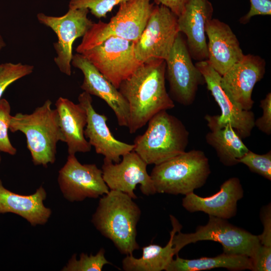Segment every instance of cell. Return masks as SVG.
Instances as JSON below:
<instances>
[{
	"label": "cell",
	"mask_w": 271,
	"mask_h": 271,
	"mask_svg": "<svg viewBox=\"0 0 271 271\" xmlns=\"http://www.w3.org/2000/svg\"><path fill=\"white\" fill-rule=\"evenodd\" d=\"M165 78V60L150 59L119 85L118 89L128 103L127 127L130 133L145 126L159 112L175 107L167 91Z\"/></svg>",
	"instance_id": "1"
},
{
	"label": "cell",
	"mask_w": 271,
	"mask_h": 271,
	"mask_svg": "<svg viewBox=\"0 0 271 271\" xmlns=\"http://www.w3.org/2000/svg\"><path fill=\"white\" fill-rule=\"evenodd\" d=\"M141 215V209L132 198L120 191L110 190L100 198L91 222L121 254L130 255L140 248L137 226Z\"/></svg>",
	"instance_id": "2"
},
{
	"label": "cell",
	"mask_w": 271,
	"mask_h": 271,
	"mask_svg": "<svg viewBox=\"0 0 271 271\" xmlns=\"http://www.w3.org/2000/svg\"><path fill=\"white\" fill-rule=\"evenodd\" d=\"M47 99L30 114L17 113L11 116L9 130L20 131L27 140V147L35 165L47 167L56 161L57 144L64 142L57 109Z\"/></svg>",
	"instance_id": "3"
},
{
	"label": "cell",
	"mask_w": 271,
	"mask_h": 271,
	"mask_svg": "<svg viewBox=\"0 0 271 271\" xmlns=\"http://www.w3.org/2000/svg\"><path fill=\"white\" fill-rule=\"evenodd\" d=\"M147 123L145 132L133 144V151L148 165L159 164L185 152L189 132L178 118L163 110Z\"/></svg>",
	"instance_id": "4"
},
{
	"label": "cell",
	"mask_w": 271,
	"mask_h": 271,
	"mask_svg": "<svg viewBox=\"0 0 271 271\" xmlns=\"http://www.w3.org/2000/svg\"><path fill=\"white\" fill-rule=\"evenodd\" d=\"M210 173L205 153L193 150L155 165L150 176L156 193L186 195L204 185Z\"/></svg>",
	"instance_id": "5"
},
{
	"label": "cell",
	"mask_w": 271,
	"mask_h": 271,
	"mask_svg": "<svg viewBox=\"0 0 271 271\" xmlns=\"http://www.w3.org/2000/svg\"><path fill=\"white\" fill-rule=\"evenodd\" d=\"M152 0H129L121 3L108 23H93L76 51L80 53L110 37L136 43L140 38L154 6Z\"/></svg>",
	"instance_id": "6"
},
{
	"label": "cell",
	"mask_w": 271,
	"mask_h": 271,
	"mask_svg": "<svg viewBox=\"0 0 271 271\" xmlns=\"http://www.w3.org/2000/svg\"><path fill=\"white\" fill-rule=\"evenodd\" d=\"M203 240L221 243L224 253L244 255L251 258L260 245L258 235L230 223L227 219L210 215L207 223L198 226L194 232H176L173 243L177 255L187 245Z\"/></svg>",
	"instance_id": "7"
},
{
	"label": "cell",
	"mask_w": 271,
	"mask_h": 271,
	"mask_svg": "<svg viewBox=\"0 0 271 271\" xmlns=\"http://www.w3.org/2000/svg\"><path fill=\"white\" fill-rule=\"evenodd\" d=\"M134 45L132 41L110 37L79 54L118 89L142 63L136 57Z\"/></svg>",
	"instance_id": "8"
},
{
	"label": "cell",
	"mask_w": 271,
	"mask_h": 271,
	"mask_svg": "<svg viewBox=\"0 0 271 271\" xmlns=\"http://www.w3.org/2000/svg\"><path fill=\"white\" fill-rule=\"evenodd\" d=\"M179 32L178 17L169 9L154 6L139 40L134 43L136 57L141 62L167 58Z\"/></svg>",
	"instance_id": "9"
},
{
	"label": "cell",
	"mask_w": 271,
	"mask_h": 271,
	"mask_svg": "<svg viewBox=\"0 0 271 271\" xmlns=\"http://www.w3.org/2000/svg\"><path fill=\"white\" fill-rule=\"evenodd\" d=\"M191 58L186 40L179 33L165 60L166 76L172 99L185 106L193 103L199 85L205 82Z\"/></svg>",
	"instance_id": "10"
},
{
	"label": "cell",
	"mask_w": 271,
	"mask_h": 271,
	"mask_svg": "<svg viewBox=\"0 0 271 271\" xmlns=\"http://www.w3.org/2000/svg\"><path fill=\"white\" fill-rule=\"evenodd\" d=\"M89 11L86 8L70 9L63 16L53 17L39 13V22L50 28L56 34L57 41L54 43L57 53L54 61L63 73L71 75L72 45L74 41L83 37L93 22L88 18Z\"/></svg>",
	"instance_id": "11"
},
{
	"label": "cell",
	"mask_w": 271,
	"mask_h": 271,
	"mask_svg": "<svg viewBox=\"0 0 271 271\" xmlns=\"http://www.w3.org/2000/svg\"><path fill=\"white\" fill-rule=\"evenodd\" d=\"M58 183L64 197L70 202L97 198L110 190L101 169L95 164H81L75 155H69L59 171Z\"/></svg>",
	"instance_id": "12"
},
{
	"label": "cell",
	"mask_w": 271,
	"mask_h": 271,
	"mask_svg": "<svg viewBox=\"0 0 271 271\" xmlns=\"http://www.w3.org/2000/svg\"><path fill=\"white\" fill-rule=\"evenodd\" d=\"M117 163L103 159L102 177L111 190L123 192L133 199L137 198L134 190L138 185L146 195L156 193L152 178L148 173V164L133 150L122 157Z\"/></svg>",
	"instance_id": "13"
},
{
	"label": "cell",
	"mask_w": 271,
	"mask_h": 271,
	"mask_svg": "<svg viewBox=\"0 0 271 271\" xmlns=\"http://www.w3.org/2000/svg\"><path fill=\"white\" fill-rule=\"evenodd\" d=\"M265 63L256 55L248 54L234 64L221 77L220 84L227 95L241 109L250 110L254 104L252 92L263 77Z\"/></svg>",
	"instance_id": "14"
},
{
	"label": "cell",
	"mask_w": 271,
	"mask_h": 271,
	"mask_svg": "<svg viewBox=\"0 0 271 271\" xmlns=\"http://www.w3.org/2000/svg\"><path fill=\"white\" fill-rule=\"evenodd\" d=\"M195 66L221 109V114L217 115L218 123L220 125L230 123L241 138L249 137L254 127V113L241 109L227 95L221 86V76L207 60L198 61Z\"/></svg>",
	"instance_id": "15"
},
{
	"label": "cell",
	"mask_w": 271,
	"mask_h": 271,
	"mask_svg": "<svg viewBox=\"0 0 271 271\" xmlns=\"http://www.w3.org/2000/svg\"><path fill=\"white\" fill-rule=\"evenodd\" d=\"M78 100L87 114L84 136L97 154L103 155L104 159L117 163L121 161V157L133 150V144L122 142L114 137L107 125V116L94 109L91 95L83 91L79 95Z\"/></svg>",
	"instance_id": "16"
},
{
	"label": "cell",
	"mask_w": 271,
	"mask_h": 271,
	"mask_svg": "<svg viewBox=\"0 0 271 271\" xmlns=\"http://www.w3.org/2000/svg\"><path fill=\"white\" fill-rule=\"evenodd\" d=\"M71 65L81 70L84 78L81 88L91 95L104 100L113 111L118 125L128 126L129 118L128 103L118 89L106 79L83 55H73Z\"/></svg>",
	"instance_id": "17"
},
{
	"label": "cell",
	"mask_w": 271,
	"mask_h": 271,
	"mask_svg": "<svg viewBox=\"0 0 271 271\" xmlns=\"http://www.w3.org/2000/svg\"><path fill=\"white\" fill-rule=\"evenodd\" d=\"M213 12V6L208 0H188L178 17L179 32L186 35L191 57L198 61L208 59L205 27Z\"/></svg>",
	"instance_id": "18"
},
{
	"label": "cell",
	"mask_w": 271,
	"mask_h": 271,
	"mask_svg": "<svg viewBox=\"0 0 271 271\" xmlns=\"http://www.w3.org/2000/svg\"><path fill=\"white\" fill-rule=\"evenodd\" d=\"M243 195L240 180L232 177L223 183L214 195L203 197L192 192L185 195L182 204L190 213L201 211L208 215L228 219L236 215L237 202Z\"/></svg>",
	"instance_id": "19"
},
{
	"label": "cell",
	"mask_w": 271,
	"mask_h": 271,
	"mask_svg": "<svg viewBox=\"0 0 271 271\" xmlns=\"http://www.w3.org/2000/svg\"><path fill=\"white\" fill-rule=\"evenodd\" d=\"M205 32L209 39L207 61L222 76L244 55L237 37L227 24L212 18L206 23Z\"/></svg>",
	"instance_id": "20"
},
{
	"label": "cell",
	"mask_w": 271,
	"mask_h": 271,
	"mask_svg": "<svg viewBox=\"0 0 271 271\" xmlns=\"http://www.w3.org/2000/svg\"><path fill=\"white\" fill-rule=\"evenodd\" d=\"M46 197V191L42 186L34 193L23 195L5 188L0 180V214H17L33 226L44 225L52 214L51 209L46 207L44 204Z\"/></svg>",
	"instance_id": "21"
},
{
	"label": "cell",
	"mask_w": 271,
	"mask_h": 271,
	"mask_svg": "<svg viewBox=\"0 0 271 271\" xmlns=\"http://www.w3.org/2000/svg\"><path fill=\"white\" fill-rule=\"evenodd\" d=\"M60 126L64 142L68 147L69 155L87 153L91 146L84 136L87 123V114L79 103L76 104L68 98L60 97L55 103Z\"/></svg>",
	"instance_id": "22"
},
{
	"label": "cell",
	"mask_w": 271,
	"mask_h": 271,
	"mask_svg": "<svg viewBox=\"0 0 271 271\" xmlns=\"http://www.w3.org/2000/svg\"><path fill=\"white\" fill-rule=\"evenodd\" d=\"M205 118L210 130L206 141L214 149L220 162L226 166L239 164L238 159L249 150L241 138L230 123L220 125L217 115H206Z\"/></svg>",
	"instance_id": "23"
},
{
	"label": "cell",
	"mask_w": 271,
	"mask_h": 271,
	"mask_svg": "<svg viewBox=\"0 0 271 271\" xmlns=\"http://www.w3.org/2000/svg\"><path fill=\"white\" fill-rule=\"evenodd\" d=\"M172 229L167 244L162 247L151 244L142 248V255L136 258L133 254L126 255L122 261V268L125 271H161L166 270L176 255L173 243L175 234L182 229V225L173 215H170Z\"/></svg>",
	"instance_id": "24"
},
{
	"label": "cell",
	"mask_w": 271,
	"mask_h": 271,
	"mask_svg": "<svg viewBox=\"0 0 271 271\" xmlns=\"http://www.w3.org/2000/svg\"><path fill=\"white\" fill-rule=\"evenodd\" d=\"M225 268L232 271L252 270L250 257L241 254H227L223 252L214 257H203L188 259L181 258L178 254L172 260L166 271H200L216 268Z\"/></svg>",
	"instance_id": "25"
},
{
	"label": "cell",
	"mask_w": 271,
	"mask_h": 271,
	"mask_svg": "<svg viewBox=\"0 0 271 271\" xmlns=\"http://www.w3.org/2000/svg\"><path fill=\"white\" fill-rule=\"evenodd\" d=\"M105 253L104 248H101L94 255L82 252L79 259H77L76 254H74L62 270L101 271L105 265L111 264L105 258Z\"/></svg>",
	"instance_id": "26"
},
{
	"label": "cell",
	"mask_w": 271,
	"mask_h": 271,
	"mask_svg": "<svg viewBox=\"0 0 271 271\" xmlns=\"http://www.w3.org/2000/svg\"><path fill=\"white\" fill-rule=\"evenodd\" d=\"M33 65L21 63H5L0 64V100L6 89L16 81L31 74Z\"/></svg>",
	"instance_id": "27"
},
{
	"label": "cell",
	"mask_w": 271,
	"mask_h": 271,
	"mask_svg": "<svg viewBox=\"0 0 271 271\" xmlns=\"http://www.w3.org/2000/svg\"><path fill=\"white\" fill-rule=\"evenodd\" d=\"M239 163L246 165L249 170L271 180V151L259 155L249 150L238 159Z\"/></svg>",
	"instance_id": "28"
},
{
	"label": "cell",
	"mask_w": 271,
	"mask_h": 271,
	"mask_svg": "<svg viewBox=\"0 0 271 271\" xmlns=\"http://www.w3.org/2000/svg\"><path fill=\"white\" fill-rule=\"evenodd\" d=\"M129 0H70L69 9H88L97 19L106 17L114 7Z\"/></svg>",
	"instance_id": "29"
},
{
	"label": "cell",
	"mask_w": 271,
	"mask_h": 271,
	"mask_svg": "<svg viewBox=\"0 0 271 271\" xmlns=\"http://www.w3.org/2000/svg\"><path fill=\"white\" fill-rule=\"evenodd\" d=\"M11 107L9 101L5 99L0 100V152L14 156L17 149L12 145L8 134Z\"/></svg>",
	"instance_id": "30"
},
{
	"label": "cell",
	"mask_w": 271,
	"mask_h": 271,
	"mask_svg": "<svg viewBox=\"0 0 271 271\" xmlns=\"http://www.w3.org/2000/svg\"><path fill=\"white\" fill-rule=\"evenodd\" d=\"M259 106L262 109V115L254 121L256 126L261 131L270 135L271 133V93H268L260 100Z\"/></svg>",
	"instance_id": "31"
},
{
	"label": "cell",
	"mask_w": 271,
	"mask_h": 271,
	"mask_svg": "<svg viewBox=\"0 0 271 271\" xmlns=\"http://www.w3.org/2000/svg\"><path fill=\"white\" fill-rule=\"evenodd\" d=\"M251 259L252 263L251 270L270 271L271 246L260 244Z\"/></svg>",
	"instance_id": "32"
},
{
	"label": "cell",
	"mask_w": 271,
	"mask_h": 271,
	"mask_svg": "<svg viewBox=\"0 0 271 271\" xmlns=\"http://www.w3.org/2000/svg\"><path fill=\"white\" fill-rule=\"evenodd\" d=\"M260 219L263 230L262 233L258 235L261 244L271 246V205L268 204L262 207L260 213Z\"/></svg>",
	"instance_id": "33"
},
{
	"label": "cell",
	"mask_w": 271,
	"mask_h": 271,
	"mask_svg": "<svg viewBox=\"0 0 271 271\" xmlns=\"http://www.w3.org/2000/svg\"><path fill=\"white\" fill-rule=\"evenodd\" d=\"M249 11L240 19V23L245 24L255 16L271 15L270 0H249Z\"/></svg>",
	"instance_id": "34"
},
{
	"label": "cell",
	"mask_w": 271,
	"mask_h": 271,
	"mask_svg": "<svg viewBox=\"0 0 271 271\" xmlns=\"http://www.w3.org/2000/svg\"><path fill=\"white\" fill-rule=\"evenodd\" d=\"M157 5L169 9L177 17L183 12L188 0H154Z\"/></svg>",
	"instance_id": "35"
},
{
	"label": "cell",
	"mask_w": 271,
	"mask_h": 271,
	"mask_svg": "<svg viewBox=\"0 0 271 271\" xmlns=\"http://www.w3.org/2000/svg\"><path fill=\"white\" fill-rule=\"evenodd\" d=\"M6 43L2 36V35L0 34V51L2 50L3 48L5 47Z\"/></svg>",
	"instance_id": "36"
},
{
	"label": "cell",
	"mask_w": 271,
	"mask_h": 271,
	"mask_svg": "<svg viewBox=\"0 0 271 271\" xmlns=\"http://www.w3.org/2000/svg\"><path fill=\"white\" fill-rule=\"evenodd\" d=\"M1 161H2V158H1V154H0V164L1 163Z\"/></svg>",
	"instance_id": "37"
}]
</instances>
